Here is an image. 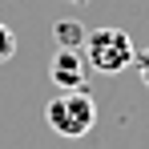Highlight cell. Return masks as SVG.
<instances>
[{
  "instance_id": "1",
  "label": "cell",
  "mask_w": 149,
  "mask_h": 149,
  "mask_svg": "<svg viewBox=\"0 0 149 149\" xmlns=\"http://www.w3.org/2000/svg\"><path fill=\"white\" fill-rule=\"evenodd\" d=\"M45 121H49L52 133L77 141V137H85L97 125V101L89 97L85 89H65L61 97H52L45 105Z\"/></svg>"
},
{
  "instance_id": "2",
  "label": "cell",
  "mask_w": 149,
  "mask_h": 149,
  "mask_svg": "<svg viewBox=\"0 0 149 149\" xmlns=\"http://www.w3.org/2000/svg\"><path fill=\"white\" fill-rule=\"evenodd\" d=\"M81 49H85V65L93 73H121L137 56V45L125 28H93V32H85Z\"/></svg>"
},
{
  "instance_id": "3",
  "label": "cell",
  "mask_w": 149,
  "mask_h": 149,
  "mask_svg": "<svg viewBox=\"0 0 149 149\" xmlns=\"http://www.w3.org/2000/svg\"><path fill=\"white\" fill-rule=\"evenodd\" d=\"M49 77L56 89H85V77H89L85 52L81 49H56V56L49 65Z\"/></svg>"
},
{
  "instance_id": "4",
  "label": "cell",
  "mask_w": 149,
  "mask_h": 149,
  "mask_svg": "<svg viewBox=\"0 0 149 149\" xmlns=\"http://www.w3.org/2000/svg\"><path fill=\"white\" fill-rule=\"evenodd\" d=\"M52 36H56V49H81L85 45V24L81 20H56Z\"/></svg>"
},
{
  "instance_id": "5",
  "label": "cell",
  "mask_w": 149,
  "mask_h": 149,
  "mask_svg": "<svg viewBox=\"0 0 149 149\" xmlns=\"http://www.w3.org/2000/svg\"><path fill=\"white\" fill-rule=\"evenodd\" d=\"M12 56H16V32L8 24H0V65H8Z\"/></svg>"
},
{
  "instance_id": "6",
  "label": "cell",
  "mask_w": 149,
  "mask_h": 149,
  "mask_svg": "<svg viewBox=\"0 0 149 149\" xmlns=\"http://www.w3.org/2000/svg\"><path fill=\"white\" fill-rule=\"evenodd\" d=\"M133 65H137V73H141V81L149 85V49H137V56H133Z\"/></svg>"
}]
</instances>
